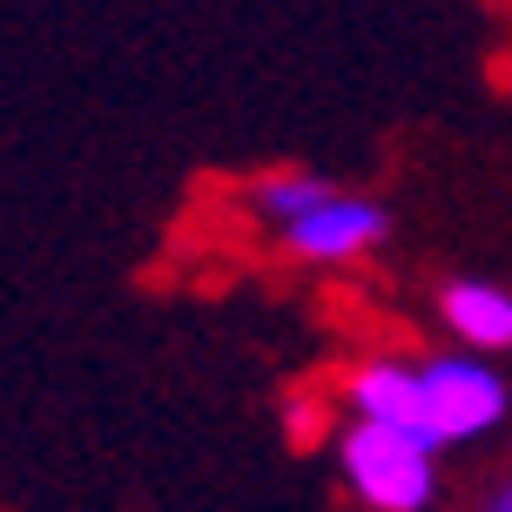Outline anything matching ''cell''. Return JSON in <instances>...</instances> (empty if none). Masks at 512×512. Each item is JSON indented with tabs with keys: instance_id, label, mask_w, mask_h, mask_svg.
<instances>
[{
	"instance_id": "1",
	"label": "cell",
	"mask_w": 512,
	"mask_h": 512,
	"mask_svg": "<svg viewBox=\"0 0 512 512\" xmlns=\"http://www.w3.org/2000/svg\"><path fill=\"white\" fill-rule=\"evenodd\" d=\"M337 472L364 512H432L438 499V452L411 432H391V425L351 418L337 432Z\"/></svg>"
},
{
	"instance_id": "2",
	"label": "cell",
	"mask_w": 512,
	"mask_h": 512,
	"mask_svg": "<svg viewBox=\"0 0 512 512\" xmlns=\"http://www.w3.org/2000/svg\"><path fill=\"white\" fill-rule=\"evenodd\" d=\"M506 411H512V391L486 358H465V351L418 358V438L432 452L499 432Z\"/></svg>"
},
{
	"instance_id": "3",
	"label": "cell",
	"mask_w": 512,
	"mask_h": 512,
	"mask_svg": "<svg viewBox=\"0 0 512 512\" xmlns=\"http://www.w3.org/2000/svg\"><path fill=\"white\" fill-rule=\"evenodd\" d=\"M283 236V250L304 256V263H358L371 256L391 236V209L378 196H358V189H337L331 203H317L304 223H290Z\"/></svg>"
},
{
	"instance_id": "4",
	"label": "cell",
	"mask_w": 512,
	"mask_h": 512,
	"mask_svg": "<svg viewBox=\"0 0 512 512\" xmlns=\"http://www.w3.org/2000/svg\"><path fill=\"white\" fill-rule=\"evenodd\" d=\"M438 317L459 337L465 358H499L512 351V290L486 277H452L438 290Z\"/></svg>"
},
{
	"instance_id": "5",
	"label": "cell",
	"mask_w": 512,
	"mask_h": 512,
	"mask_svg": "<svg viewBox=\"0 0 512 512\" xmlns=\"http://www.w3.org/2000/svg\"><path fill=\"white\" fill-rule=\"evenodd\" d=\"M344 405L364 425H391V432L418 438V358H364L344 378Z\"/></svg>"
},
{
	"instance_id": "6",
	"label": "cell",
	"mask_w": 512,
	"mask_h": 512,
	"mask_svg": "<svg viewBox=\"0 0 512 512\" xmlns=\"http://www.w3.org/2000/svg\"><path fill=\"white\" fill-rule=\"evenodd\" d=\"M243 196H250V209L270 223V230H290V223H304L317 203H331L337 182L310 176V169H270V176H256Z\"/></svg>"
},
{
	"instance_id": "7",
	"label": "cell",
	"mask_w": 512,
	"mask_h": 512,
	"mask_svg": "<svg viewBox=\"0 0 512 512\" xmlns=\"http://www.w3.org/2000/svg\"><path fill=\"white\" fill-rule=\"evenodd\" d=\"M283 418H290V438H317V405L290 398V405H283Z\"/></svg>"
},
{
	"instance_id": "8",
	"label": "cell",
	"mask_w": 512,
	"mask_h": 512,
	"mask_svg": "<svg viewBox=\"0 0 512 512\" xmlns=\"http://www.w3.org/2000/svg\"><path fill=\"white\" fill-rule=\"evenodd\" d=\"M479 512H512V479H499V486L479 499Z\"/></svg>"
}]
</instances>
